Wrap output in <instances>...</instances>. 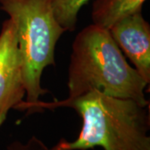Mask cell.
Here are the masks:
<instances>
[{
  "label": "cell",
  "instance_id": "5b68a950",
  "mask_svg": "<svg viewBox=\"0 0 150 150\" xmlns=\"http://www.w3.org/2000/svg\"><path fill=\"white\" fill-rule=\"evenodd\" d=\"M110 35L134 69L150 83V25L141 13L126 17L109 28Z\"/></svg>",
  "mask_w": 150,
  "mask_h": 150
},
{
  "label": "cell",
  "instance_id": "6da1fadb",
  "mask_svg": "<svg viewBox=\"0 0 150 150\" xmlns=\"http://www.w3.org/2000/svg\"><path fill=\"white\" fill-rule=\"evenodd\" d=\"M60 107L74 109L82 118V129L76 139H63L50 150H150L149 105L90 91L61 101H38L26 112Z\"/></svg>",
  "mask_w": 150,
  "mask_h": 150
},
{
  "label": "cell",
  "instance_id": "3957f363",
  "mask_svg": "<svg viewBox=\"0 0 150 150\" xmlns=\"http://www.w3.org/2000/svg\"><path fill=\"white\" fill-rule=\"evenodd\" d=\"M0 6L17 28L27 99L15 109L26 111L48 93L41 77L45 68L55 64L56 44L66 31L54 15L53 0H0Z\"/></svg>",
  "mask_w": 150,
  "mask_h": 150
},
{
  "label": "cell",
  "instance_id": "277c9868",
  "mask_svg": "<svg viewBox=\"0 0 150 150\" xmlns=\"http://www.w3.org/2000/svg\"><path fill=\"white\" fill-rule=\"evenodd\" d=\"M25 95L18 33L10 18L4 22L0 33V127L9 110L21 103Z\"/></svg>",
  "mask_w": 150,
  "mask_h": 150
},
{
  "label": "cell",
  "instance_id": "52a82bcc",
  "mask_svg": "<svg viewBox=\"0 0 150 150\" xmlns=\"http://www.w3.org/2000/svg\"><path fill=\"white\" fill-rule=\"evenodd\" d=\"M91 0H53L54 15L65 31H74L78 15L83 6Z\"/></svg>",
  "mask_w": 150,
  "mask_h": 150
},
{
  "label": "cell",
  "instance_id": "7a4b0ae2",
  "mask_svg": "<svg viewBox=\"0 0 150 150\" xmlns=\"http://www.w3.org/2000/svg\"><path fill=\"white\" fill-rule=\"evenodd\" d=\"M149 83L132 68L107 29L91 24L75 38L68 76L69 98L98 91L149 105Z\"/></svg>",
  "mask_w": 150,
  "mask_h": 150
},
{
  "label": "cell",
  "instance_id": "8992f818",
  "mask_svg": "<svg viewBox=\"0 0 150 150\" xmlns=\"http://www.w3.org/2000/svg\"><path fill=\"white\" fill-rule=\"evenodd\" d=\"M146 0H95L93 4V24L109 30L126 17L141 13Z\"/></svg>",
  "mask_w": 150,
  "mask_h": 150
},
{
  "label": "cell",
  "instance_id": "ba28073f",
  "mask_svg": "<svg viewBox=\"0 0 150 150\" xmlns=\"http://www.w3.org/2000/svg\"><path fill=\"white\" fill-rule=\"evenodd\" d=\"M7 150H50L40 139L33 135L27 142L13 141L7 146Z\"/></svg>",
  "mask_w": 150,
  "mask_h": 150
}]
</instances>
